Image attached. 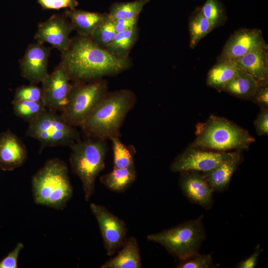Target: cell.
<instances>
[{
	"label": "cell",
	"instance_id": "obj_23",
	"mask_svg": "<svg viewBox=\"0 0 268 268\" xmlns=\"http://www.w3.org/2000/svg\"><path fill=\"white\" fill-rule=\"evenodd\" d=\"M259 85L254 78L246 72L240 69L236 75L223 88L222 91L244 100L252 98Z\"/></svg>",
	"mask_w": 268,
	"mask_h": 268
},
{
	"label": "cell",
	"instance_id": "obj_12",
	"mask_svg": "<svg viewBox=\"0 0 268 268\" xmlns=\"http://www.w3.org/2000/svg\"><path fill=\"white\" fill-rule=\"evenodd\" d=\"M62 65L60 63L41 82L42 102L47 109L60 112L67 103L72 84Z\"/></svg>",
	"mask_w": 268,
	"mask_h": 268
},
{
	"label": "cell",
	"instance_id": "obj_9",
	"mask_svg": "<svg viewBox=\"0 0 268 268\" xmlns=\"http://www.w3.org/2000/svg\"><path fill=\"white\" fill-rule=\"evenodd\" d=\"M235 151L218 152L188 146L170 166L173 172H208L233 155Z\"/></svg>",
	"mask_w": 268,
	"mask_h": 268
},
{
	"label": "cell",
	"instance_id": "obj_14",
	"mask_svg": "<svg viewBox=\"0 0 268 268\" xmlns=\"http://www.w3.org/2000/svg\"><path fill=\"white\" fill-rule=\"evenodd\" d=\"M50 49L43 43L30 44L20 62L21 76L31 84L42 82L49 75L48 62Z\"/></svg>",
	"mask_w": 268,
	"mask_h": 268
},
{
	"label": "cell",
	"instance_id": "obj_30",
	"mask_svg": "<svg viewBox=\"0 0 268 268\" xmlns=\"http://www.w3.org/2000/svg\"><path fill=\"white\" fill-rule=\"evenodd\" d=\"M116 34L113 19L109 16L106 20L94 30L89 38L96 45L105 49L113 41Z\"/></svg>",
	"mask_w": 268,
	"mask_h": 268
},
{
	"label": "cell",
	"instance_id": "obj_35",
	"mask_svg": "<svg viewBox=\"0 0 268 268\" xmlns=\"http://www.w3.org/2000/svg\"><path fill=\"white\" fill-rule=\"evenodd\" d=\"M254 126L258 135L268 134V108L261 107L260 113L254 121Z\"/></svg>",
	"mask_w": 268,
	"mask_h": 268
},
{
	"label": "cell",
	"instance_id": "obj_25",
	"mask_svg": "<svg viewBox=\"0 0 268 268\" xmlns=\"http://www.w3.org/2000/svg\"><path fill=\"white\" fill-rule=\"evenodd\" d=\"M138 29H133L117 33L113 41L105 49L119 57H128V54L138 38Z\"/></svg>",
	"mask_w": 268,
	"mask_h": 268
},
{
	"label": "cell",
	"instance_id": "obj_11",
	"mask_svg": "<svg viewBox=\"0 0 268 268\" xmlns=\"http://www.w3.org/2000/svg\"><path fill=\"white\" fill-rule=\"evenodd\" d=\"M268 48L262 31L257 28H240L225 43L217 61H234L252 51Z\"/></svg>",
	"mask_w": 268,
	"mask_h": 268
},
{
	"label": "cell",
	"instance_id": "obj_37",
	"mask_svg": "<svg viewBox=\"0 0 268 268\" xmlns=\"http://www.w3.org/2000/svg\"><path fill=\"white\" fill-rule=\"evenodd\" d=\"M263 251V249L258 244L256 247L254 252L248 258L238 263L236 268H254L257 266L260 256Z\"/></svg>",
	"mask_w": 268,
	"mask_h": 268
},
{
	"label": "cell",
	"instance_id": "obj_33",
	"mask_svg": "<svg viewBox=\"0 0 268 268\" xmlns=\"http://www.w3.org/2000/svg\"><path fill=\"white\" fill-rule=\"evenodd\" d=\"M39 4L44 9H59L67 8L75 9L78 3L76 0H38Z\"/></svg>",
	"mask_w": 268,
	"mask_h": 268
},
{
	"label": "cell",
	"instance_id": "obj_29",
	"mask_svg": "<svg viewBox=\"0 0 268 268\" xmlns=\"http://www.w3.org/2000/svg\"><path fill=\"white\" fill-rule=\"evenodd\" d=\"M201 9L214 28L223 25L227 20L225 10L220 0H206Z\"/></svg>",
	"mask_w": 268,
	"mask_h": 268
},
{
	"label": "cell",
	"instance_id": "obj_5",
	"mask_svg": "<svg viewBox=\"0 0 268 268\" xmlns=\"http://www.w3.org/2000/svg\"><path fill=\"white\" fill-rule=\"evenodd\" d=\"M69 162L71 170L80 180L86 201L95 191L96 179L105 168L108 152L106 140L86 136L70 146Z\"/></svg>",
	"mask_w": 268,
	"mask_h": 268
},
{
	"label": "cell",
	"instance_id": "obj_13",
	"mask_svg": "<svg viewBox=\"0 0 268 268\" xmlns=\"http://www.w3.org/2000/svg\"><path fill=\"white\" fill-rule=\"evenodd\" d=\"M66 17L65 13L55 14L40 23L35 39L38 42L50 44L62 53L67 50L71 41L69 35L74 28Z\"/></svg>",
	"mask_w": 268,
	"mask_h": 268
},
{
	"label": "cell",
	"instance_id": "obj_36",
	"mask_svg": "<svg viewBox=\"0 0 268 268\" xmlns=\"http://www.w3.org/2000/svg\"><path fill=\"white\" fill-rule=\"evenodd\" d=\"M251 100L261 107L268 108V84L259 86Z\"/></svg>",
	"mask_w": 268,
	"mask_h": 268
},
{
	"label": "cell",
	"instance_id": "obj_24",
	"mask_svg": "<svg viewBox=\"0 0 268 268\" xmlns=\"http://www.w3.org/2000/svg\"><path fill=\"white\" fill-rule=\"evenodd\" d=\"M190 48H194L199 42L214 28L203 15L201 7H197L189 18Z\"/></svg>",
	"mask_w": 268,
	"mask_h": 268
},
{
	"label": "cell",
	"instance_id": "obj_4",
	"mask_svg": "<svg viewBox=\"0 0 268 268\" xmlns=\"http://www.w3.org/2000/svg\"><path fill=\"white\" fill-rule=\"evenodd\" d=\"M196 138L189 146L218 152L246 150L255 139L246 130L223 117L211 115L196 126Z\"/></svg>",
	"mask_w": 268,
	"mask_h": 268
},
{
	"label": "cell",
	"instance_id": "obj_15",
	"mask_svg": "<svg viewBox=\"0 0 268 268\" xmlns=\"http://www.w3.org/2000/svg\"><path fill=\"white\" fill-rule=\"evenodd\" d=\"M180 188L185 197L192 203L206 210L213 206V191L201 172L187 171L180 173Z\"/></svg>",
	"mask_w": 268,
	"mask_h": 268
},
{
	"label": "cell",
	"instance_id": "obj_6",
	"mask_svg": "<svg viewBox=\"0 0 268 268\" xmlns=\"http://www.w3.org/2000/svg\"><path fill=\"white\" fill-rule=\"evenodd\" d=\"M206 237L203 215L147 236L148 241L163 247L179 261L199 252Z\"/></svg>",
	"mask_w": 268,
	"mask_h": 268
},
{
	"label": "cell",
	"instance_id": "obj_16",
	"mask_svg": "<svg viewBox=\"0 0 268 268\" xmlns=\"http://www.w3.org/2000/svg\"><path fill=\"white\" fill-rule=\"evenodd\" d=\"M27 157V150L20 138L9 129L0 134V168L12 171L21 166Z\"/></svg>",
	"mask_w": 268,
	"mask_h": 268
},
{
	"label": "cell",
	"instance_id": "obj_8",
	"mask_svg": "<svg viewBox=\"0 0 268 268\" xmlns=\"http://www.w3.org/2000/svg\"><path fill=\"white\" fill-rule=\"evenodd\" d=\"M26 136L39 141L40 153L48 147H70L81 138L75 127L68 124L61 114L48 109L29 123Z\"/></svg>",
	"mask_w": 268,
	"mask_h": 268
},
{
	"label": "cell",
	"instance_id": "obj_34",
	"mask_svg": "<svg viewBox=\"0 0 268 268\" xmlns=\"http://www.w3.org/2000/svg\"><path fill=\"white\" fill-rule=\"evenodd\" d=\"M23 248L24 245L22 242L18 243L14 249L0 261V268H17L18 256Z\"/></svg>",
	"mask_w": 268,
	"mask_h": 268
},
{
	"label": "cell",
	"instance_id": "obj_10",
	"mask_svg": "<svg viewBox=\"0 0 268 268\" xmlns=\"http://www.w3.org/2000/svg\"><path fill=\"white\" fill-rule=\"evenodd\" d=\"M90 208L97 221L106 254L112 256L125 242L128 232L127 225L104 206L92 203Z\"/></svg>",
	"mask_w": 268,
	"mask_h": 268
},
{
	"label": "cell",
	"instance_id": "obj_2",
	"mask_svg": "<svg viewBox=\"0 0 268 268\" xmlns=\"http://www.w3.org/2000/svg\"><path fill=\"white\" fill-rule=\"evenodd\" d=\"M136 102V96L130 89L108 92L80 127L85 136L105 140L120 137L121 128Z\"/></svg>",
	"mask_w": 268,
	"mask_h": 268
},
{
	"label": "cell",
	"instance_id": "obj_19",
	"mask_svg": "<svg viewBox=\"0 0 268 268\" xmlns=\"http://www.w3.org/2000/svg\"><path fill=\"white\" fill-rule=\"evenodd\" d=\"M142 267L139 247L134 236L126 238L118 254L102 264L101 268H140Z\"/></svg>",
	"mask_w": 268,
	"mask_h": 268
},
{
	"label": "cell",
	"instance_id": "obj_22",
	"mask_svg": "<svg viewBox=\"0 0 268 268\" xmlns=\"http://www.w3.org/2000/svg\"><path fill=\"white\" fill-rule=\"evenodd\" d=\"M240 69L233 61H217L207 73L206 84L218 91H222L224 86L236 75Z\"/></svg>",
	"mask_w": 268,
	"mask_h": 268
},
{
	"label": "cell",
	"instance_id": "obj_7",
	"mask_svg": "<svg viewBox=\"0 0 268 268\" xmlns=\"http://www.w3.org/2000/svg\"><path fill=\"white\" fill-rule=\"evenodd\" d=\"M106 80L101 78L72 84L61 114L70 125L81 127L108 91Z\"/></svg>",
	"mask_w": 268,
	"mask_h": 268
},
{
	"label": "cell",
	"instance_id": "obj_27",
	"mask_svg": "<svg viewBox=\"0 0 268 268\" xmlns=\"http://www.w3.org/2000/svg\"><path fill=\"white\" fill-rule=\"evenodd\" d=\"M150 0H136L131 2H116L110 7L108 15L113 19L137 18L144 6Z\"/></svg>",
	"mask_w": 268,
	"mask_h": 268
},
{
	"label": "cell",
	"instance_id": "obj_28",
	"mask_svg": "<svg viewBox=\"0 0 268 268\" xmlns=\"http://www.w3.org/2000/svg\"><path fill=\"white\" fill-rule=\"evenodd\" d=\"M11 103L14 114L28 123L35 120L47 110L42 101L12 100Z\"/></svg>",
	"mask_w": 268,
	"mask_h": 268
},
{
	"label": "cell",
	"instance_id": "obj_17",
	"mask_svg": "<svg viewBox=\"0 0 268 268\" xmlns=\"http://www.w3.org/2000/svg\"><path fill=\"white\" fill-rule=\"evenodd\" d=\"M241 160V151L236 150L232 156L214 169L201 173L213 192H223L227 189L232 176Z\"/></svg>",
	"mask_w": 268,
	"mask_h": 268
},
{
	"label": "cell",
	"instance_id": "obj_32",
	"mask_svg": "<svg viewBox=\"0 0 268 268\" xmlns=\"http://www.w3.org/2000/svg\"><path fill=\"white\" fill-rule=\"evenodd\" d=\"M42 89L36 84L22 85L17 87L15 91L13 100L42 101Z\"/></svg>",
	"mask_w": 268,
	"mask_h": 268
},
{
	"label": "cell",
	"instance_id": "obj_3",
	"mask_svg": "<svg viewBox=\"0 0 268 268\" xmlns=\"http://www.w3.org/2000/svg\"><path fill=\"white\" fill-rule=\"evenodd\" d=\"M32 187L36 204L57 210L64 209L73 194L67 166L58 158L48 160L33 175Z\"/></svg>",
	"mask_w": 268,
	"mask_h": 268
},
{
	"label": "cell",
	"instance_id": "obj_38",
	"mask_svg": "<svg viewBox=\"0 0 268 268\" xmlns=\"http://www.w3.org/2000/svg\"><path fill=\"white\" fill-rule=\"evenodd\" d=\"M138 17L132 19L118 18L113 19L117 33L133 29L137 27Z\"/></svg>",
	"mask_w": 268,
	"mask_h": 268
},
{
	"label": "cell",
	"instance_id": "obj_18",
	"mask_svg": "<svg viewBox=\"0 0 268 268\" xmlns=\"http://www.w3.org/2000/svg\"><path fill=\"white\" fill-rule=\"evenodd\" d=\"M233 62L251 75L259 86L268 84V48L252 51Z\"/></svg>",
	"mask_w": 268,
	"mask_h": 268
},
{
	"label": "cell",
	"instance_id": "obj_26",
	"mask_svg": "<svg viewBox=\"0 0 268 268\" xmlns=\"http://www.w3.org/2000/svg\"><path fill=\"white\" fill-rule=\"evenodd\" d=\"M110 140L113 152V168H124L135 166V148L133 145H125L120 140V137H114Z\"/></svg>",
	"mask_w": 268,
	"mask_h": 268
},
{
	"label": "cell",
	"instance_id": "obj_1",
	"mask_svg": "<svg viewBox=\"0 0 268 268\" xmlns=\"http://www.w3.org/2000/svg\"><path fill=\"white\" fill-rule=\"evenodd\" d=\"M129 57L116 56L80 35L62 52L61 64L70 80L89 81L119 73L131 66Z\"/></svg>",
	"mask_w": 268,
	"mask_h": 268
},
{
	"label": "cell",
	"instance_id": "obj_21",
	"mask_svg": "<svg viewBox=\"0 0 268 268\" xmlns=\"http://www.w3.org/2000/svg\"><path fill=\"white\" fill-rule=\"evenodd\" d=\"M135 166L129 168H114L100 177V181L108 190L122 193L128 189L135 181Z\"/></svg>",
	"mask_w": 268,
	"mask_h": 268
},
{
	"label": "cell",
	"instance_id": "obj_31",
	"mask_svg": "<svg viewBox=\"0 0 268 268\" xmlns=\"http://www.w3.org/2000/svg\"><path fill=\"white\" fill-rule=\"evenodd\" d=\"M213 263L211 254H201L199 252L179 261L178 268H212L218 267Z\"/></svg>",
	"mask_w": 268,
	"mask_h": 268
},
{
	"label": "cell",
	"instance_id": "obj_20",
	"mask_svg": "<svg viewBox=\"0 0 268 268\" xmlns=\"http://www.w3.org/2000/svg\"><path fill=\"white\" fill-rule=\"evenodd\" d=\"M65 14L70 19L74 29L80 35L90 37L94 30L108 18V13L68 9Z\"/></svg>",
	"mask_w": 268,
	"mask_h": 268
}]
</instances>
